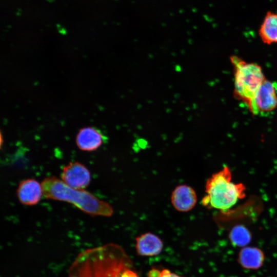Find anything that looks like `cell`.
<instances>
[{"instance_id":"obj_1","label":"cell","mask_w":277,"mask_h":277,"mask_svg":"<svg viewBox=\"0 0 277 277\" xmlns=\"http://www.w3.org/2000/svg\"><path fill=\"white\" fill-rule=\"evenodd\" d=\"M41 184L43 196L47 199L67 202L91 216H111L113 213L107 202L87 191L72 188L55 176L45 178Z\"/></svg>"},{"instance_id":"obj_2","label":"cell","mask_w":277,"mask_h":277,"mask_svg":"<svg viewBox=\"0 0 277 277\" xmlns=\"http://www.w3.org/2000/svg\"><path fill=\"white\" fill-rule=\"evenodd\" d=\"M245 186L231 182V173L227 166L213 174L205 185L206 195L202 204L207 207L225 210L245 197Z\"/></svg>"},{"instance_id":"obj_3","label":"cell","mask_w":277,"mask_h":277,"mask_svg":"<svg viewBox=\"0 0 277 277\" xmlns=\"http://www.w3.org/2000/svg\"><path fill=\"white\" fill-rule=\"evenodd\" d=\"M230 58L234 70V96L249 110L258 90L266 78L262 68L258 64L247 62L235 55Z\"/></svg>"},{"instance_id":"obj_4","label":"cell","mask_w":277,"mask_h":277,"mask_svg":"<svg viewBox=\"0 0 277 277\" xmlns=\"http://www.w3.org/2000/svg\"><path fill=\"white\" fill-rule=\"evenodd\" d=\"M277 107V83L265 78L258 90L249 109L253 115H265Z\"/></svg>"},{"instance_id":"obj_5","label":"cell","mask_w":277,"mask_h":277,"mask_svg":"<svg viewBox=\"0 0 277 277\" xmlns=\"http://www.w3.org/2000/svg\"><path fill=\"white\" fill-rule=\"evenodd\" d=\"M61 180L72 188L84 190L91 181L89 169L78 162H70L63 167Z\"/></svg>"},{"instance_id":"obj_6","label":"cell","mask_w":277,"mask_h":277,"mask_svg":"<svg viewBox=\"0 0 277 277\" xmlns=\"http://www.w3.org/2000/svg\"><path fill=\"white\" fill-rule=\"evenodd\" d=\"M16 196L21 204L26 206L35 205L43 196L42 184L33 179L23 180L17 188Z\"/></svg>"},{"instance_id":"obj_7","label":"cell","mask_w":277,"mask_h":277,"mask_svg":"<svg viewBox=\"0 0 277 277\" xmlns=\"http://www.w3.org/2000/svg\"><path fill=\"white\" fill-rule=\"evenodd\" d=\"M102 131L93 127L81 128L75 138L77 147L82 151H93L99 148L106 141Z\"/></svg>"},{"instance_id":"obj_8","label":"cell","mask_w":277,"mask_h":277,"mask_svg":"<svg viewBox=\"0 0 277 277\" xmlns=\"http://www.w3.org/2000/svg\"><path fill=\"white\" fill-rule=\"evenodd\" d=\"M171 202L176 210L180 212L189 211L196 204V194L191 187L185 184L180 185L173 190Z\"/></svg>"},{"instance_id":"obj_9","label":"cell","mask_w":277,"mask_h":277,"mask_svg":"<svg viewBox=\"0 0 277 277\" xmlns=\"http://www.w3.org/2000/svg\"><path fill=\"white\" fill-rule=\"evenodd\" d=\"M135 249L141 256H154L159 254L163 248L162 241L151 233H143L135 239Z\"/></svg>"},{"instance_id":"obj_10","label":"cell","mask_w":277,"mask_h":277,"mask_svg":"<svg viewBox=\"0 0 277 277\" xmlns=\"http://www.w3.org/2000/svg\"><path fill=\"white\" fill-rule=\"evenodd\" d=\"M265 255L260 248L255 247H243L239 253L238 261L247 269H258L263 264Z\"/></svg>"},{"instance_id":"obj_11","label":"cell","mask_w":277,"mask_h":277,"mask_svg":"<svg viewBox=\"0 0 277 277\" xmlns=\"http://www.w3.org/2000/svg\"><path fill=\"white\" fill-rule=\"evenodd\" d=\"M259 35L266 45L277 43V13L268 11L259 30Z\"/></svg>"},{"instance_id":"obj_12","label":"cell","mask_w":277,"mask_h":277,"mask_svg":"<svg viewBox=\"0 0 277 277\" xmlns=\"http://www.w3.org/2000/svg\"><path fill=\"white\" fill-rule=\"evenodd\" d=\"M229 240L235 247H244L251 241L252 235L249 229L243 225H236L230 230Z\"/></svg>"},{"instance_id":"obj_13","label":"cell","mask_w":277,"mask_h":277,"mask_svg":"<svg viewBox=\"0 0 277 277\" xmlns=\"http://www.w3.org/2000/svg\"><path fill=\"white\" fill-rule=\"evenodd\" d=\"M160 277H181L180 276L171 272L168 269H164L161 271Z\"/></svg>"},{"instance_id":"obj_14","label":"cell","mask_w":277,"mask_h":277,"mask_svg":"<svg viewBox=\"0 0 277 277\" xmlns=\"http://www.w3.org/2000/svg\"><path fill=\"white\" fill-rule=\"evenodd\" d=\"M161 271L156 269H151L148 273V277H160Z\"/></svg>"},{"instance_id":"obj_15","label":"cell","mask_w":277,"mask_h":277,"mask_svg":"<svg viewBox=\"0 0 277 277\" xmlns=\"http://www.w3.org/2000/svg\"><path fill=\"white\" fill-rule=\"evenodd\" d=\"M122 277H138L135 273L130 270L129 269L125 270Z\"/></svg>"}]
</instances>
